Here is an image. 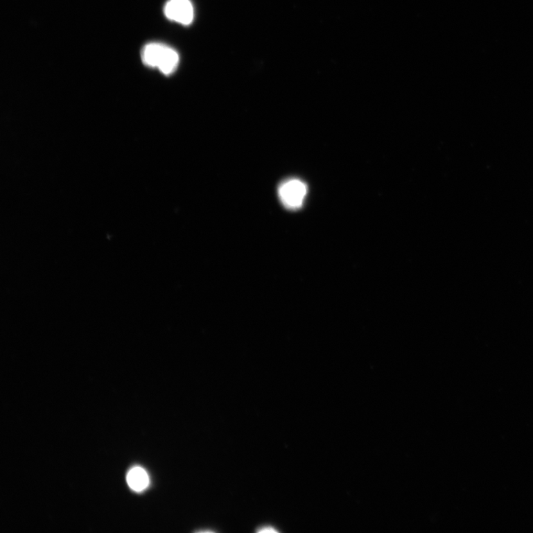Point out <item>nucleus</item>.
Masks as SVG:
<instances>
[{"label": "nucleus", "instance_id": "nucleus-1", "mask_svg": "<svg viewBox=\"0 0 533 533\" xmlns=\"http://www.w3.org/2000/svg\"><path fill=\"white\" fill-rule=\"evenodd\" d=\"M308 193L306 183L297 179L283 182L279 188V198L283 205L290 210H297L303 205Z\"/></svg>", "mask_w": 533, "mask_h": 533}, {"label": "nucleus", "instance_id": "nucleus-2", "mask_svg": "<svg viewBox=\"0 0 533 533\" xmlns=\"http://www.w3.org/2000/svg\"><path fill=\"white\" fill-rule=\"evenodd\" d=\"M164 12L168 19L182 25H189L193 19V8L190 0H169Z\"/></svg>", "mask_w": 533, "mask_h": 533}, {"label": "nucleus", "instance_id": "nucleus-3", "mask_svg": "<svg viewBox=\"0 0 533 533\" xmlns=\"http://www.w3.org/2000/svg\"><path fill=\"white\" fill-rule=\"evenodd\" d=\"M166 47L161 43H150L143 49L141 59L148 67L158 69Z\"/></svg>", "mask_w": 533, "mask_h": 533}, {"label": "nucleus", "instance_id": "nucleus-4", "mask_svg": "<svg viewBox=\"0 0 533 533\" xmlns=\"http://www.w3.org/2000/svg\"><path fill=\"white\" fill-rule=\"evenodd\" d=\"M127 482L130 488L136 492L143 491L149 484L147 472L141 467H134L127 475Z\"/></svg>", "mask_w": 533, "mask_h": 533}, {"label": "nucleus", "instance_id": "nucleus-5", "mask_svg": "<svg viewBox=\"0 0 533 533\" xmlns=\"http://www.w3.org/2000/svg\"><path fill=\"white\" fill-rule=\"evenodd\" d=\"M179 60L180 58L177 52L167 46L158 69L161 73L170 75L177 69Z\"/></svg>", "mask_w": 533, "mask_h": 533}, {"label": "nucleus", "instance_id": "nucleus-6", "mask_svg": "<svg viewBox=\"0 0 533 533\" xmlns=\"http://www.w3.org/2000/svg\"><path fill=\"white\" fill-rule=\"evenodd\" d=\"M259 532L267 533V532H278L277 530L272 527H265L258 530Z\"/></svg>", "mask_w": 533, "mask_h": 533}]
</instances>
